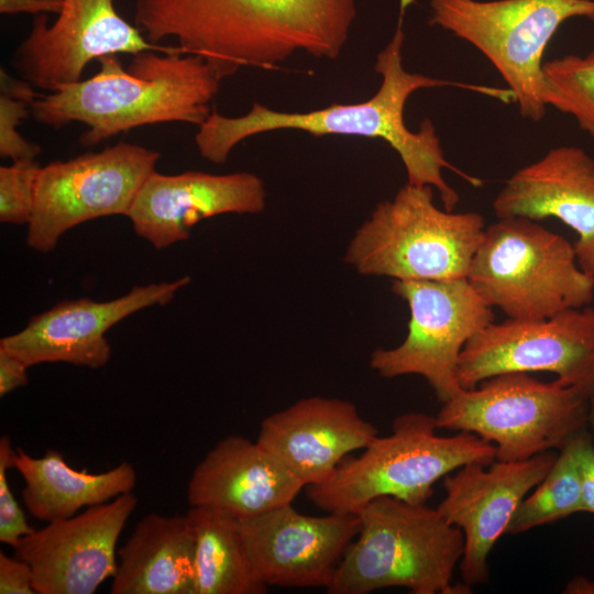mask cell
I'll return each instance as SVG.
<instances>
[{
    "label": "cell",
    "instance_id": "2e32d148",
    "mask_svg": "<svg viewBox=\"0 0 594 594\" xmlns=\"http://www.w3.org/2000/svg\"><path fill=\"white\" fill-rule=\"evenodd\" d=\"M190 282L183 276L172 282L135 286L109 301L90 298L63 300L33 316L28 324L0 340L3 350L29 367L42 363H68L101 369L110 361L106 332L142 309L168 304Z\"/></svg>",
    "mask_w": 594,
    "mask_h": 594
},
{
    "label": "cell",
    "instance_id": "9a60e30c",
    "mask_svg": "<svg viewBox=\"0 0 594 594\" xmlns=\"http://www.w3.org/2000/svg\"><path fill=\"white\" fill-rule=\"evenodd\" d=\"M250 566L265 586L324 587L360 530L358 514L304 515L292 504L240 519Z\"/></svg>",
    "mask_w": 594,
    "mask_h": 594
},
{
    "label": "cell",
    "instance_id": "8fae6325",
    "mask_svg": "<svg viewBox=\"0 0 594 594\" xmlns=\"http://www.w3.org/2000/svg\"><path fill=\"white\" fill-rule=\"evenodd\" d=\"M161 153L119 142L41 167L28 245L53 251L68 230L89 220L128 215L140 188L154 172Z\"/></svg>",
    "mask_w": 594,
    "mask_h": 594
},
{
    "label": "cell",
    "instance_id": "4dcf8cb0",
    "mask_svg": "<svg viewBox=\"0 0 594 594\" xmlns=\"http://www.w3.org/2000/svg\"><path fill=\"white\" fill-rule=\"evenodd\" d=\"M582 512L594 514V442L586 429L576 435Z\"/></svg>",
    "mask_w": 594,
    "mask_h": 594
},
{
    "label": "cell",
    "instance_id": "484cf974",
    "mask_svg": "<svg viewBox=\"0 0 594 594\" xmlns=\"http://www.w3.org/2000/svg\"><path fill=\"white\" fill-rule=\"evenodd\" d=\"M542 74L547 108L571 116L594 139V50L548 61Z\"/></svg>",
    "mask_w": 594,
    "mask_h": 594
},
{
    "label": "cell",
    "instance_id": "52a82bcc",
    "mask_svg": "<svg viewBox=\"0 0 594 594\" xmlns=\"http://www.w3.org/2000/svg\"><path fill=\"white\" fill-rule=\"evenodd\" d=\"M466 279L512 319L549 318L594 297V276L578 264L573 244L524 217L485 228Z\"/></svg>",
    "mask_w": 594,
    "mask_h": 594
},
{
    "label": "cell",
    "instance_id": "44dd1931",
    "mask_svg": "<svg viewBox=\"0 0 594 594\" xmlns=\"http://www.w3.org/2000/svg\"><path fill=\"white\" fill-rule=\"evenodd\" d=\"M304 485L257 440L228 436L195 466L187 484L190 507L245 519L292 504Z\"/></svg>",
    "mask_w": 594,
    "mask_h": 594
},
{
    "label": "cell",
    "instance_id": "ffe728a7",
    "mask_svg": "<svg viewBox=\"0 0 594 594\" xmlns=\"http://www.w3.org/2000/svg\"><path fill=\"white\" fill-rule=\"evenodd\" d=\"M377 436L353 403L311 396L264 418L256 440L306 487L326 481Z\"/></svg>",
    "mask_w": 594,
    "mask_h": 594
},
{
    "label": "cell",
    "instance_id": "d590c367",
    "mask_svg": "<svg viewBox=\"0 0 594 594\" xmlns=\"http://www.w3.org/2000/svg\"><path fill=\"white\" fill-rule=\"evenodd\" d=\"M588 425L594 430V392L588 399Z\"/></svg>",
    "mask_w": 594,
    "mask_h": 594
},
{
    "label": "cell",
    "instance_id": "e0dca14e",
    "mask_svg": "<svg viewBox=\"0 0 594 594\" xmlns=\"http://www.w3.org/2000/svg\"><path fill=\"white\" fill-rule=\"evenodd\" d=\"M136 506L130 492L23 537L15 551L36 594H94L116 572L118 539Z\"/></svg>",
    "mask_w": 594,
    "mask_h": 594
},
{
    "label": "cell",
    "instance_id": "277c9868",
    "mask_svg": "<svg viewBox=\"0 0 594 594\" xmlns=\"http://www.w3.org/2000/svg\"><path fill=\"white\" fill-rule=\"evenodd\" d=\"M360 530L344 552L329 594H369L405 587L413 594L471 593L453 583L464 536L437 508L382 496L360 512Z\"/></svg>",
    "mask_w": 594,
    "mask_h": 594
},
{
    "label": "cell",
    "instance_id": "1f68e13d",
    "mask_svg": "<svg viewBox=\"0 0 594 594\" xmlns=\"http://www.w3.org/2000/svg\"><path fill=\"white\" fill-rule=\"evenodd\" d=\"M28 369L21 360L0 350V396L23 387L28 384Z\"/></svg>",
    "mask_w": 594,
    "mask_h": 594
},
{
    "label": "cell",
    "instance_id": "5bb4252c",
    "mask_svg": "<svg viewBox=\"0 0 594 594\" xmlns=\"http://www.w3.org/2000/svg\"><path fill=\"white\" fill-rule=\"evenodd\" d=\"M557 455L547 451L520 461L495 460L490 465L473 462L443 477L446 496L437 509L463 532V583H487L490 552L507 534L518 506L544 479Z\"/></svg>",
    "mask_w": 594,
    "mask_h": 594
},
{
    "label": "cell",
    "instance_id": "4fadbf2b",
    "mask_svg": "<svg viewBox=\"0 0 594 594\" xmlns=\"http://www.w3.org/2000/svg\"><path fill=\"white\" fill-rule=\"evenodd\" d=\"M144 51L184 52L147 41L119 14L113 0H64L53 23L47 24L45 14L35 16L11 63L20 78L52 91L80 80L88 64L102 56Z\"/></svg>",
    "mask_w": 594,
    "mask_h": 594
},
{
    "label": "cell",
    "instance_id": "5b68a950",
    "mask_svg": "<svg viewBox=\"0 0 594 594\" xmlns=\"http://www.w3.org/2000/svg\"><path fill=\"white\" fill-rule=\"evenodd\" d=\"M437 429L436 416H397L389 436H377L360 455L344 458L326 481L306 486L307 497L316 507L340 514H359L382 496L426 504L441 477L468 463L496 460L495 446L481 437L466 431L444 437Z\"/></svg>",
    "mask_w": 594,
    "mask_h": 594
},
{
    "label": "cell",
    "instance_id": "d4e9b609",
    "mask_svg": "<svg viewBox=\"0 0 594 594\" xmlns=\"http://www.w3.org/2000/svg\"><path fill=\"white\" fill-rule=\"evenodd\" d=\"M576 435L560 449L554 463L536 490L522 499L507 534H521L582 512Z\"/></svg>",
    "mask_w": 594,
    "mask_h": 594
},
{
    "label": "cell",
    "instance_id": "cb8c5ba5",
    "mask_svg": "<svg viewBox=\"0 0 594 594\" xmlns=\"http://www.w3.org/2000/svg\"><path fill=\"white\" fill-rule=\"evenodd\" d=\"M195 540V594H264L241 537L239 519L205 507L185 514Z\"/></svg>",
    "mask_w": 594,
    "mask_h": 594
},
{
    "label": "cell",
    "instance_id": "ba28073f",
    "mask_svg": "<svg viewBox=\"0 0 594 594\" xmlns=\"http://www.w3.org/2000/svg\"><path fill=\"white\" fill-rule=\"evenodd\" d=\"M590 395L556 380L503 373L442 403L438 429L472 432L496 448V460L520 461L561 449L588 424Z\"/></svg>",
    "mask_w": 594,
    "mask_h": 594
},
{
    "label": "cell",
    "instance_id": "603a6c76",
    "mask_svg": "<svg viewBox=\"0 0 594 594\" xmlns=\"http://www.w3.org/2000/svg\"><path fill=\"white\" fill-rule=\"evenodd\" d=\"M12 468L21 475L23 503L37 520L52 522L73 517L82 508L97 506L133 491L138 475L129 462L101 473L72 468L63 454L53 449L33 457L15 450Z\"/></svg>",
    "mask_w": 594,
    "mask_h": 594
},
{
    "label": "cell",
    "instance_id": "9c48e42d",
    "mask_svg": "<svg viewBox=\"0 0 594 594\" xmlns=\"http://www.w3.org/2000/svg\"><path fill=\"white\" fill-rule=\"evenodd\" d=\"M430 25L451 32L479 50L496 68L519 113L540 121L543 55L569 19L594 22V0H430Z\"/></svg>",
    "mask_w": 594,
    "mask_h": 594
},
{
    "label": "cell",
    "instance_id": "d6986e66",
    "mask_svg": "<svg viewBox=\"0 0 594 594\" xmlns=\"http://www.w3.org/2000/svg\"><path fill=\"white\" fill-rule=\"evenodd\" d=\"M498 219L557 218L578 235V264L594 276V158L580 146L559 145L515 172L493 200Z\"/></svg>",
    "mask_w": 594,
    "mask_h": 594
},
{
    "label": "cell",
    "instance_id": "3957f363",
    "mask_svg": "<svg viewBox=\"0 0 594 594\" xmlns=\"http://www.w3.org/2000/svg\"><path fill=\"white\" fill-rule=\"evenodd\" d=\"M97 62L100 67L92 77L61 85L31 103V116L46 127L84 123L82 146L148 124L199 127L212 111L210 101L221 82L205 59L184 52H140L128 68L118 55Z\"/></svg>",
    "mask_w": 594,
    "mask_h": 594
},
{
    "label": "cell",
    "instance_id": "f1b7e54d",
    "mask_svg": "<svg viewBox=\"0 0 594 594\" xmlns=\"http://www.w3.org/2000/svg\"><path fill=\"white\" fill-rule=\"evenodd\" d=\"M31 114V103L0 94V156L2 158L35 160L41 153L37 143L24 139L18 125Z\"/></svg>",
    "mask_w": 594,
    "mask_h": 594
},
{
    "label": "cell",
    "instance_id": "ac0fdd59",
    "mask_svg": "<svg viewBox=\"0 0 594 594\" xmlns=\"http://www.w3.org/2000/svg\"><path fill=\"white\" fill-rule=\"evenodd\" d=\"M266 205L263 180L253 173L210 174L154 170L127 217L140 238L161 250L189 238L198 222L224 213H260Z\"/></svg>",
    "mask_w": 594,
    "mask_h": 594
},
{
    "label": "cell",
    "instance_id": "d6a6232c",
    "mask_svg": "<svg viewBox=\"0 0 594 594\" xmlns=\"http://www.w3.org/2000/svg\"><path fill=\"white\" fill-rule=\"evenodd\" d=\"M64 0H0L1 14H58Z\"/></svg>",
    "mask_w": 594,
    "mask_h": 594
},
{
    "label": "cell",
    "instance_id": "7c38bea8",
    "mask_svg": "<svg viewBox=\"0 0 594 594\" xmlns=\"http://www.w3.org/2000/svg\"><path fill=\"white\" fill-rule=\"evenodd\" d=\"M550 372L566 386L594 392V307L543 319L492 322L464 345L457 366L463 389L492 376Z\"/></svg>",
    "mask_w": 594,
    "mask_h": 594
},
{
    "label": "cell",
    "instance_id": "836d02e7",
    "mask_svg": "<svg viewBox=\"0 0 594 594\" xmlns=\"http://www.w3.org/2000/svg\"><path fill=\"white\" fill-rule=\"evenodd\" d=\"M34 87L22 78H14L1 67L0 69V94L23 99L32 103L41 94H36Z\"/></svg>",
    "mask_w": 594,
    "mask_h": 594
},
{
    "label": "cell",
    "instance_id": "8992f818",
    "mask_svg": "<svg viewBox=\"0 0 594 594\" xmlns=\"http://www.w3.org/2000/svg\"><path fill=\"white\" fill-rule=\"evenodd\" d=\"M485 228L482 215L442 210L431 186L407 183L358 228L344 261L362 275L393 280L466 278Z\"/></svg>",
    "mask_w": 594,
    "mask_h": 594
},
{
    "label": "cell",
    "instance_id": "7402d4cb",
    "mask_svg": "<svg viewBox=\"0 0 594 594\" xmlns=\"http://www.w3.org/2000/svg\"><path fill=\"white\" fill-rule=\"evenodd\" d=\"M195 540L186 515L150 513L118 549L111 594H195Z\"/></svg>",
    "mask_w": 594,
    "mask_h": 594
},
{
    "label": "cell",
    "instance_id": "30bf717a",
    "mask_svg": "<svg viewBox=\"0 0 594 594\" xmlns=\"http://www.w3.org/2000/svg\"><path fill=\"white\" fill-rule=\"evenodd\" d=\"M392 292L408 305L405 340L393 349H375L371 367L384 378L420 375L446 403L463 388L457 366L466 342L494 321L492 307L466 278L393 280Z\"/></svg>",
    "mask_w": 594,
    "mask_h": 594
},
{
    "label": "cell",
    "instance_id": "4316f807",
    "mask_svg": "<svg viewBox=\"0 0 594 594\" xmlns=\"http://www.w3.org/2000/svg\"><path fill=\"white\" fill-rule=\"evenodd\" d=\"M42 165L36 160L0 166V221L29 224L34 212L36 180Z\"/></svg>",
    "mask_w": 594,
    "mask_h": 594
},
{
    "label": "cell",
    "instance_id": "e575fe53",
    "mask_svg": "<svg viewBox=\"0 0 594 594\" xmlns=\"http://www.w3.org/2000/svg\"><path fill=\"white\" fill-rule=\"evenodd\" d=\"M565 594H594V581L584 576H575L566 584Z\"/></svg>",
    "mask_w": 594,
    "mask_h": 594
},
{
    "label": "cell",
    "instance_id": "6da1fadb",
    "mask_svg": "<svg viewBox=\"0 0 594 594\" xmlns=\"http://www.w3.org/2000/svg\"><path fill=\"white\" fill-rule=\"evenodd\" d=\"M413 1L400 0L394 35L376 56L374 69L382 82L372 98L359 103H332L306 112L274 110L257 102L241 117H227L212 110L195 134L200 156L212 164H224L231 151L243 140L276 130H299L315 136L381 139L400 157L407 183L431 186L439 193L443 209L453 211L460 197L446 182L443 169L453 170L474 186L481 185V180L462 173L446 160L431 120H424L416 132L408 129L404 118L405 105L415 91L426 88L454 86L503 102L509 100L510 92L507 88L464 84L407 72L403 65L404 19Z\"/></svg>",
    "mask_w": 594,
    "mask_h": 594
},
{
    "label": "cell",
    "instance_id": "f546056e",
    "mask_svg": "<svg viewBox=\"0 0 594 594\" xmlns=\"http://www.w3.org/2000/svg\"><path fill=\"white\" fill-rule=\"evenodd\" d=\"M0 594H36L30 564L0 552Z\"/></svg>",
    "mask_w": 594,
    "mask_h": 594
},
{
    "label": "cell",
    "instance_id": "83f0119b",
    "mask_svg": "<svg viewBox=\"0 0 594 594\" xmlns=\"http://www.w3.org/2000/svg\"><path fill=\"white\" fill-rule=\"evenodd\" d=\"M15 450L10 439H0V541L14 549L23 537L35 530L29 525L25 514L15 499L8 481V470L12 468Z\"/></svg>",
    "mask_w": 594,
    "mask_h": 594
},
{
    "label": "cell",
    "instance_id": "7a4b0ae2",
    "mask_svg": "<svg viewBox=\"0 0 594 594\" xmlns=\"http://www.w3.org/2000/svg\"><path fill=\"white\" fill-rule=\"evenodd\" d=\"M147 41L173 38L220 79L242 67L273 69L296 53L336 59L356 16L355 0H132Z\"/></svg>",
    "mask_w": 594,
    "mask_h": 594
}]
</instances>
